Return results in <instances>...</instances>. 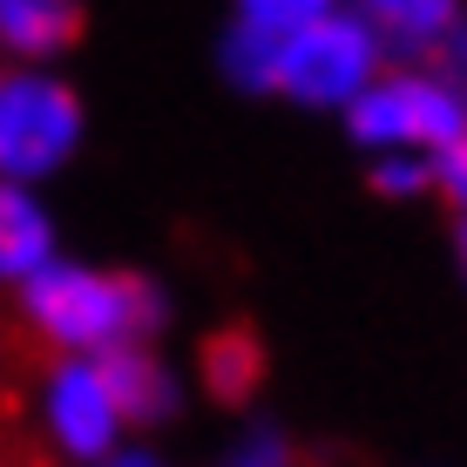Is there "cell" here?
<instances>
[{"mask_svg":"<svg viewBox=\"0 0 467 467\" xmlns=\"http://www.w3.org/2000/svg\"><path fill=\"white\" fill-rule=\"evenodd\" d=\"M14 305H21V326L55 359H109L116 346H156L176 318L170 292L150 271H109L68 251L41 278H27Z\"/></svg>","mask_w":467,"mask_h":467,"instance_id":"6da1fadb","label":"cell"},{"mask_svg":"<svg viewBox=\"0 0 467 467\" xmlns=\"http://www.w3.org/2000/svg\"><path fill=\"white\" fill-rule=\"evenodd\" d=\"M88 102L61 68H0V183L41 190L82 156Z\"/></svg>","mask_w":467,"mask_h":467,"instance_id":"7a4b0ae2","label":"cell"},{"mask_svg":"<svg viewBox=\"0 0 467 467\" xmlns=\"http://www.w3.org/2000/svg\"><path fill=\"white\" fill-rule=\"evenodd\" d=\"M386 75L379 35L366 21V7L352 0H318V14L292 35L278 68V95L305 116H346L366 88Z\"/></svg>","mask_w":467,"mask_h":467,"instance_id":"3957f363","label":"cell"},{"mask_svg":"<svg viewBox=\"0 0 467 467\" xmlns=\"http://www.w3.org/2000/svg\"><path fill=\"white\" fill-rule=\"evenodd\" d=\"M346 142L373 156H441L467 136V95H454L433 68H386L373 88L339 116Z\"/></svg>","mask_w":467,"mask_h":467,"instance_id":"277c9868","label":"cell"},{"mask_svg":"<svg viewBox=\"0 0 467 467\" xmlns=\"http://www.w3.org/2000/svg\"><path fill=\"white\" fill-rule=\"evenodd\" d=\"M35 427L68 467H102L129 447V420L102 359H47L35 379Z\"/></svg>","mask_w":467,"mask_h":467,"instance_id":"5b68a950","label":"cell"},{"mask_svg":"<svg viewBox=\"0 0 467 467\" xmlns=\"http://www.w3.org/2000/svg\"><path fill=\"white\" fill-rule=\"evenodd\" d=\"M318 14V0H237L217 27V75L231 95H278V68H285V47L305 21Z\"/></svg>","mask_w":467,"mask_h":467,"instance_id":"8992f818","label":"cell"},{"mask_svg":"<svg viewBox=\"0 0 467 467\" xmlns=\"http://www.w3.org/2000/svg\"><path fill=\"white\" fill-rule=\"evenodd\" d=\"M102 373H109V386H116V407H122L129 433L170 427L176 413L190 407V379H183V366L163 359L156 346H116V352L102 359Z\"/></svg>","mask_w":467,"mask_h":467,"instance_id":"52a82bcc","label":"cell"},{"mask_svg":"<svg viewBox=\"0 0 467 467\" xmlns=\"http://www.w3.org/2000/svg\"><path fill=\"white\" fill-rule=\"evenodd\" d=\"M82 27L88 14L75 0H0V68H55Z\"/></svg>","mask_w":467,"mask_h":467,"instance_id":"ba28073f","label":"cell"},{"mask_svg":"<svg viewBox=\"0 0 467 467\" xmlns=\"http://www.w3.org/2000/svg\"><path fill=\"white\" fill-rule=\"evenodd\" d=\"M55 257H61V223L47 211V197L21 183H0V285L21 292Z\"/></svg>","mask_w":467,"mask_h":467,"instance_id":"9c48e42d","label":"cell"},{"mask_svg":"<svg viewBox=\"0 0 467 467\" xmlns=\"http://www.w3.org/2000/svg\"><path fill=\"white\" fill-rule=\"evenodd\" d=\"M461 14H467L461 0H366V21L379 35L386 68H427Z\"/></svg>","mask_w":467,"mask_h":467,"instance_id":"30bf717a","label":"cell"},{"mask_svg":"<svg viewBox=\"0 0 467 467\" xmlns=\"http://www.w3.org/2000/svg\"><path fill=\"white\" fill-rule=\"evenodd\" d=\"M197 386L217 407H251L257 386H265V339L251 326H217L197 346Z\"/></svg>","mask_w":467,"mask_h":467,"instance_id":"8fae6325","label":"cell"},{"mask_svg":"<svg viewBox=\"0 0 467 467\" xmlns=\"http://www.w3.org/2000/svg\"><path fill=\"white\" fill-rule=\"evenodd\" d=\"M211 467H298V441L278 420H244L231 441L217 447Z\"/></svg>","mask_w":467,"mask_h":467,"instance_id":"7c38bea8","label":"cell"},{"mask_svg":"<svg viewBox=\"0 0 467 467\" xmlns=\"http://www.w3.org/2000/svg\"><path fill=\"white\" fill-rule=\"evenodd\" d=\"M366 183H373V197H386V203H420V197H433V163L427 156H373V163H366Z\"/></svg>","mask_w":467,"mask_h":467,"instance_id":"4fadbf2b","label":"cell"},{"mask_svg":"<svg viewBox=\"0 0 467 467\" xmlns=\"http://www.w3.org/2000/svg\"><path fill=\"white\" fill-rule=\"evenodd\" d=\"M433 197L454 203V223H467V136L433 156Z\"/></svg>","mask_w":467,"mask_h":467,"instance_id":"5bb4252c","label":"cell"},{"mask_svg":"<svg viewBox=\"0 0 467 467\" xmlns=\"http://www.w3.org/2000/svg\"><path fill=\"white\" fill-rule=\"evenodd\" d=\"M427 68L441 75V82L454 88V95H467V14H461L454 27H447V41L433 47V61H427Z\"/></svg>","mask_w":467,"mask_h":467,"instance_id":"9a60e30c","label":"cell"},{"mask_svg":"<svg viewBox=\"0 0 467 467\" xmlns=\"http://www.w3.org/2000/svg\"><path fill=\"white\" fill-rule=\"evenodd\" d=\"M102 467H176L170 454H156V447H142V441H129L116 461H102Z\"/></svg>","mask_w":467,"mask_h":467,"instance_id":"2e32d148","label":"cell"},{"mask_svg":"<svg viewBox=\"0 0 467 467\" xmlns=\"http://www.w3.org/2000/svg\"><path fill=\"white\" fill-rule=\"evenodd\" d=\"M454 265H461V278H467V223H454Z\"/></svg>","mask_w":467,"mask_h":467,"instance_id":"e0dca14e","label":"cell"},{"mask_svg":"<svg viewBox=\"0 0 467 467\" xmlns=\"http://www.w3.org/2000/svg\"><path fill=\"white\" fill-rule=\"evenodd\" d=\"M0 359H7V352H0Z\"/></svg>","mask_w":467,"mask_h":467,"instance_id":"ac0fdd59","label":"cell"}]
</instances>
